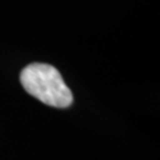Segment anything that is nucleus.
Listing matches in <instances>:
<instances>
[{
  "label": "nucleus",
  "mask_w": 160,
  "mask_h": 160,
  "mask_svg": "<svg viewBox=\"0 0 160 160\" xmlns=\"http://www.w3.org/2000/svg\"><path fill=\"white\" fill-rule=\"evenodd\" d=\"M20 83L27 93L49 107L67 108L73 102L71 89L51 64H29L20 73Z\"/></svg>",
  "instance_id": "1"
}]
</instances>
